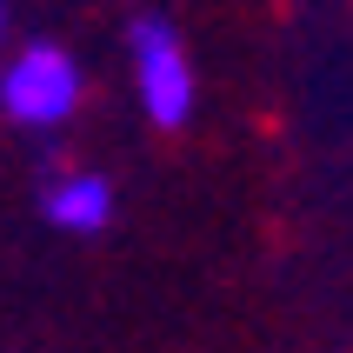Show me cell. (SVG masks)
<instances>
[{
  "label": "cell",
  "instance_id": "obj_1",
  "mask_svg": "<svg viewBox=\"0 0 353 353\" xmlns=\"http://www.w3.org/2000/svg\"><path fill=\"white\" fill-rule=\"evenodd\" d=\"M80 107H87V67L60 40H27L14 54H0V114L20 134L54 140Z\"/></svg>",
  "mask_w": 353,
  "mask_h": 353
},
{
  "label": "cell",
  "instance_id": "obj_2",
  "mask_svg": "<svg viewBox=\"0 0 353 353\" xmlns=\"http://www.w3.org/2000/svg\"><path fill=\"white\" fill-rule=\"evenodd\" d=\"M127 67H134V100L147 127L160 134H180L200 107V74H194V54L167 14H134L127 27Z\"/></svg>",
  "mask_w": 353,
  "mask_h": 353
},
{
  "label": "cell",
  "instance_id": "obj_3",
  "mask_svg": "<svg viewBox=\"0 0 353 353\" xmlns=\"http://www.w3.org/2000/svg\"><path fill=\"white\" fill-rule=\"evenodd\" d=\"M40 214L54 220L60 234L94 240V234L114 227V180L94 174V167H67V160H54V167H47V187H40Z\"/></svg>",
  "mask_w": 353,
  "mask_h": 353
},
{
  "label": "cell",
  "instance_id": "obj_4",
  "mask_svg": "<svg viewBox=\"0 0 353 353\" xmlns=\"http://www.w3.org/2000/svg\"><path fill=\"white\" fill-rule=\"evenodd\" d=\"M0 54H7V7H0Z\"/></svg>",
  "mask_w": 353,
  "mask_h": 353
}]
</instances>
